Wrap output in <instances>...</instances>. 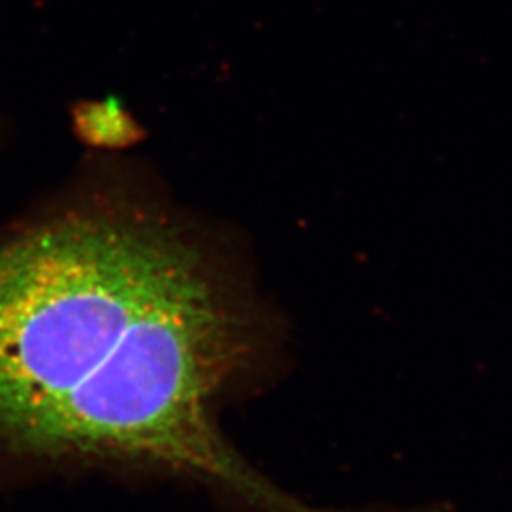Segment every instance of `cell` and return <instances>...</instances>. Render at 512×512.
<instances>
[{"label":"cell","instance_id":"cell-1","mask_svg":"<svg viewBox=\"0 0 512 512\" xmlns=\"http://www.w3.org/2000/svg\"><path fill=\"white\" fill-rule=\"evenodd\" d=\"M255 338L179 224L131 200L82 203L0 245V448L164 463L262 511L336 512L275 488L215 425Z\"/></svg>","mask_w":512,"mask_h":512}]
</instances>
